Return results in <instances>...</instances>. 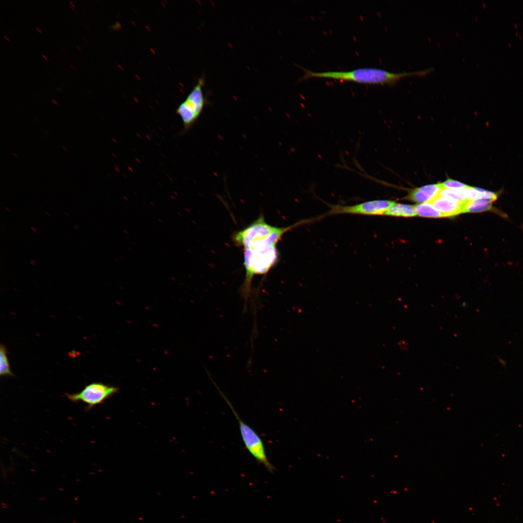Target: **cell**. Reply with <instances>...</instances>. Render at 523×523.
Instances as JSON below:
<instances>
[{"instance_id": "1", "label": "cell", "mask_w": 523, "mask_h": 523, "mask_svg": "<svg viewBox=\"0 0 523 523\" xmlns=\"http://www.w3.org/2000/svg\"><path fill=\"white\" fill-rule=\"evenodd\" d=\"M282 236L281 231L277 229L268 233L258 234L242 245L246 271L241 288L245 303L244 312L246 310V303L250 295L253 277L266 274L278 262L279 253L277 245Z\"/></svg>"}, {"instance_id": "2", "label": "cell", "mask_w": 523, "mask_h": 523, "mask_svg": "<svg viewBox=\"0 0 523 523\" xmlns=\"http://www.w3.org/2000/svg\"><path fill=\"white\" fill-rule=\"evenodd\" d=\"M304 72L303 78L310 77L331 78L359 83L395 85L399 80L408 77L425 76L434 70L430 68L420 71L392 73L375 68H363L349 71L313 72L301 67Z\"/></svg>"}, {"instance_id": "3", "label": "cell", "mask_w": 523, "mask_h": 523, "mask_svg": "<svg viewBox=\"0 0 523 523\" xmlns=\"http://www.w3.org/2000/svg\"><path fill=\"white\" fill-rule=\"evenodd\" d=\"M218 391L231 408L239 424L241 437L249 453L259 463L270 473H274L275 466L270 462L266 454L264 443L258 433L239 416L234 407L216 383L210 378Z\"/></svg>"}, {"instance_id": "4", "label": "cell", "mask_w": 523, "mask_h": 523, "mask_svg": "<svg viewBox=\"0 0 523 523\" xmlns=\"http://www.w3.org/2000/svg\"><path fill=\"white\" fill-rule=\"evenodd\" d=\"M204 80L199 78L197 84L176 110L183 123L182 133L189 131L201 116L206 104L203 91Z\"/></svg>"}, {"instance_id": "5", "label": "cell", "mask_w": 523, "mask_h": 523, "mask_svg": "<svg viewBox=\"0 0 523 523\" xmlns=\"http://www.w3.org/2000/svg\"><path fill=\"white\" fill-rule=\"evenodd\" d=\"M119 391L116 386L101 382H93L84 386L78 392L66 394L67 398L71 401L77 403L86 404V411H90L96 405L104 403Z\"/></svg>"}, {"instance_id": "6", "label": "cell", "mask_w": 523, "mask_h": 523, "mask_svg": "<svg viewBox=\"0 0 523 523\" xmlns=\"http://www.w3.org/2000/svg\"><path fill=\"white\" fill-rule=\"evenodd\" d=\"M395 202L387 200H373L352 205H330V210L320 216L338 214H352L365 215H384Z\"/></svg>"}, {"instance_id": "7", "label": "cell", "mask_w": 523, "mask_h": 523, "mask_svg": "<svg viewBox=\"0 0 523 523\" xmlns=\"http://www.w3.org/2000/svg\"><path fill=\"white\" fill-rule=\"evenodd\" d=\"M469 201L459 202L438 195L430 202L444 217H451L463 213L465 207Z\"/></svg>"}, {"instance_id": "8", "label": "cell", "mask_w": 523, "mask_h": 523, "mask_svg": "<svg viewBox=\"0 0 523 523\" xmlns=\"http://www.w3.org/2000/svg\"><path fill=\"white\" fill-rule=\"evenodd\" d=\"M441 189L440 183L425 185L413 190L409 198L417 202H431L439 195Z\"/></svg>"}, {"instance_id": "9", "label": "cell", "mask_w": 523, "mask_h": 523, "mask_svg": "<svg viewBox=\"0 0 523 523\" xmlns=\"http://www.w3.org/2000/svg\"><path fill=\"white\" fill-rule=\"evenodd\" d=\"M496 200L487 198H479L469 201L466 204L463 213H480L485 211H492L505 217L503 213L496 209L492 206V203Z\"/></svg>"}, {"instance_id": "10", "label": "cell", "mask_w": 523, "mask_h": 523, "mask_svg": "<svg viewBox=\"0 0 523 523\" xmlns=\"http://www.w3.org/2000/svg\"><path fill=\"white\" fill-rule=\"evenodd\" d=\"M384 215L412 217L416 215L415 206L400 203L393 204L385 213Z\"/></svg>"}, {"instance_id": "11", "label": "cell", "mask_w": 523, "mask_h": 523, "mask_svg": "<svg viewBox=\"0 0 523 523\" xmlns=\"http://www.w3.org/2000/svg\"><path fill=\"white\" fill-rule=\"evenodd\" d=\"M416 215L427 217H443V215L430 202L422 203L415 206Z\"/></svg>"}, {"instance_id": "12", "label": "cell", "mask_w": 523, "mask_h": 523, "mask_svg": "<svg viewBox=\"0 0 523 523\" xmlns=\"http://www.w3.org/2000/svg\"><path fill=\"white\" fill-rule=\"evenodd\" d=\"M8 353L5 346L1 344L0 346V376L13 377V374L10 369Z\"/></svg>"}, {"instance_id": "13", "label": "cell", "mask_w": 523, "mask_h": 523, "mask_svg": "<svg viewBox=\"0 0 523 523\" xmlns=\"http://www.w3.org/2000/svg\"><path fill=\"white\" fill-rule=\"evenodd\" d=\"M439 195L446 197L459 202H464L469 200L466 199L463 188L446 189L442 188Z\"/></svg>"}, {"instance_id": "14", "label": "cell", "mask_w": 523, "mask_h": 523, "mask_svg": "<svg viewBox=\"0 0 523 523\" xmlns=\"http://www.w3.org/2000/svg\"><path fill=\"white\" fill-rule=\"evenodd\" d=\"M442 188L446 189H461L463 188L468 185L451 179H448L443 183H440Z\"/></svg>"}, {"instance_id": "15", "label": "cell", "mask_w": 523, "mask_h": 523, "mask_svg": "<svg viewBox=\"0 0 523 523\" xmlns=\"http://www.w3.org/2000/svg\"><path fill=\"white\" fill-rule=\"evenodd\" d=\"M69 2L70 3V6L72 8V9L74 11H75V10H74L75 5H74V3L73 2H72L71 1H69Z\"/></svg>"}, {"instance_id": "16", "label": "cell", "mask_w": 523, "mask_h": 523, "mask_svg": "<svg viewBox=\"0 0 523 523\" xmlns=\"http://www.w3.org/2000/svg\"><path fill=\"white\" fill-rule=\"evenodd\" d=\"M62 149H63V150H64V151H65V152H67V149H66V147H64V146L63 145H62Z\"/></svg>"}, {"instance_id": "17", "label": "cell", "mask_w": 523, "mask_h": 523, "mask_svg": "<svg viewBox=\"0 0 523 523\" xmlns=\"http://www.w3.org/2000/svg\"><path fill=\"white\" fill-rule=\"evenodd\" d=\"M36 30H37V31H39V32H40V33H42V31H41V30H40V29H39V28H38V27H36Z\"/></svg>"}, {"instance_id": "18", "label": "cell", "mask_w": 523, "mask_h": 523, "mask_svg": "<svg viewBox=\"0 0 523 523\" xmlns=\"http://www.w3.org/2000/svg\"><path fill=\"white\" fill-rule=\"evenodd\" d=\"M42 56L46 60H47V58H46V57L45 55H44V54H42Z\"/></svg>"}, {"instance_id": "19", "label": "cell", "mask_w": 523, "mask_h": 523, "mask_svg": "<svg viewBox=\"0 0 523 523\" xmlns=\"http://www.w3.org/2000/svg\"><path fill=\"white\" fill-rule=\"evenodd\" d=\"M52 101L53 103L55 104V105H58V103L56 102V100L52 99Z\"/></svg>"}, {"instance_id": "20", "label": "cell", "mask_w": 523, "mask_h": 523, "mask_svg": "<svg viewBox=\"0 0 523 523\" xmlns=\"http://www.w3.org/2000/svg\"><path fill=\"white\" fill-rule=\"evenodd\" d=\"M76 47H77V49H78V51H79V52H81V49H80V48L79 47V46H77Z\"/></svg>"}, {"instance_id": "21", "label": "cell", "mask_w": 523, "mask_h": 523, "mask_svg": "<svg viewBox=\"0 0 523 523\" xmlns=\"http://www.w3.org/2000/svg\"><path fill=\"white\" fill-rule=\"evenodd\" d=\"M3 36L6 40H7L8 41H9V39H8V38L6 36L4 35Z\"/></svg>"}, {"instance_id": "22", "label": "cell", "mask_w": 523, "mask_h": 523, "mask_svg": "<svg viewBox=\"0 0 523 523\" xmlns=\"http://www.w3.org/2000/svg\"><path fill=\"white\" fill-rule=\"evenodd\" d=\"M13 155H14V156H16V157H18V156L17 155V154H15V153H13Z\"/></svg>"}, {"instance_id": "23", "label": "cell", "mask_w": 523, "mask_h": 523, "mask_svg": "<svg viewBox=\"0 0 523 523\" xmlns=\"http://www.w3.org/2000/svg\"><path fill=\"white\" fill-rule=\"evenodd\" d=\"M70 67H71V68H72V69H74V70H75V68H74V67H73V66L72 65H70Z\"/></svg>"}]
</instances>
